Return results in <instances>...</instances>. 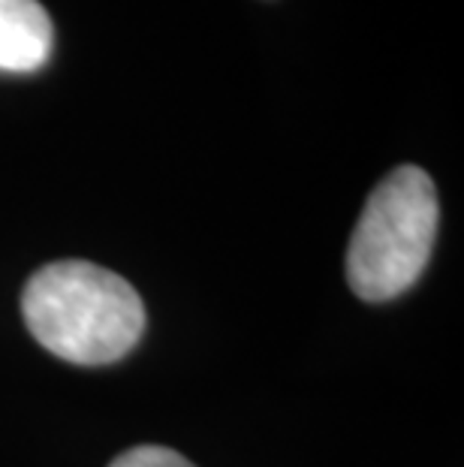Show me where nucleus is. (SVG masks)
Here are the masks:
<instances>
[{
  "label": "nucleus",
  "mask_w": 464,
  "mask_h": 467,
  "mask_svg": "<svg viewBox=\"0 0 464 467\" xmlns=\"http://www.w3.org/2000/svg\"><path fill=\"white\" fill-rule=\"evenodd\" d=\"M39 347L73 365H112L139 344L145 305L130 281L85 260L43 265L22 293Z\"/></svg>",
  "instance_id": "f257e3e1"
},
{
  "label": "nucleus",
  "mask_w": 464,
  "mask_h": 467,
  "mask_svg": "<svg viewBox=\"0 0 464 467\" xmlns=\"http://www.w3.org/2000/svg\"><path fill=\"white\" fill-rule=\"evenodd\" d=\"M108 467H196L193 462H187L181 452L170 450V446H133L124 455L108 464Z\"/></svg>",
  "instance_id": "20e7f679"
},
{
  "label": "nucleus",
  "mask_w": 464,
  "mask_h": 467,
  "mask_svg": "<svg viewBox=\"0 0 464 467\" xmlns=\"http://www.w3.org/2000/svg\"><path fill=\"white\" fill-rule=\"evenodd\" d=\"M438 191L426 169L398 166L374 187L347 247V284L365 302L410 290L431 260Z\"/></svg>",
  "instance_id": "f03ea898"
},
{
  "label": "nucleus",
  "mask_w": 464,
  "mask_h": 467,
  "mask_svg": "<svg viewBox=\"0 0 464 467\" xmlns=\"http://www.w3.org/2000/svg\"><path fill=\"white\" fill-rule=\"evenodd\" d=\"M52 43L55 27L39 0H0V73H36Z\"/></svg>",
  "instance_id": "7ed1b4c3"
}]
</instances>
